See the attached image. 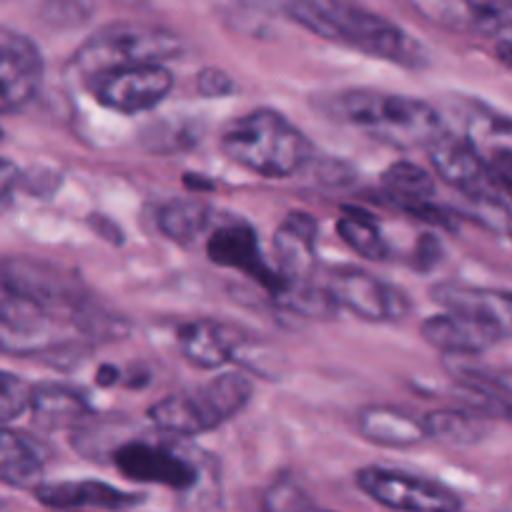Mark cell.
I'll return each mask as SVG.
<instances>
[{"label":"cell","mask_w":512,"mask_h":512,"mask_svg":"<svg viewBox=\"0 0 512 512\" xmlns=\"http://www.w3.org/2000/svg\"><path fill=\"white\" fill-rule=\"evenodd\" d=\"M279 6L292 21L324 41L342 43L364 56L405 68L427 66V51L420 41L387 18L347 0H279Z\"/></svg>","instance_id":"obj_1"},{"label":"cell","mask_w":512,"mask_h":512,"mask_svg":"<svg viewBox=\"0 0 512 512\" xmlns=\"http://www.w3.org/2000/svg\"><path fill=\"white\" fill-rule=\"evenodd\" d=\"M329 116L359 128L372 139L400 149L430 146L445 134L442 118L427 101L379 91H347L332 96Z\"/></svg>","instance_id":"obj_2"},{"label":"cell","mask_w":512,"mask_h":512,"mask_svg":"<svg viewBox=\"0 0 512 512\" xmlns=\"http://www.w3.org/2000/svg\"><path fill=\"white\" fill-rule=\"evenodd\" d=\"M221 151L251 174L264 179H289L304 169L312 146L282 113L256 108L221 131Z\"/></svg>","instance_id":"obj_3"},{"label":"cell","mask_w":512,"mask_h":512,"mask_svg":"<svg viewBox=\"0 0 512 512\" xmlns=\"http://www.w3.org/2000/svg\"><path fill=\"white\" fill-rule=\"evenodd\" d=\"M254 384L241 372H221L209 382L186 392L164 397L149 410V420L159 432L174 437H196L216 430L246 410Z\"/></svg>","instance_id":"obj_4"},{"label":"cell","mask_w":512,"mask_h":512,"mask_svg":"<svg viewBox=\"0 0 512 512\" xmlns=\"http://www.w3.org/2000/svg\"><path fill=\"white\" fill-rule=\"evenodd\" d=\"M181 53V38L159 26L113 23L93 33L76 53L68 71L83 81H93L108 71L144 63H164Z\"/></svg>","instance_id":"obj_5"},{"label":"cell","mask_w":512,"mask_h":512,"mask_svg":"<svg viewBox=\"0 0 512 512\" xmlns=\"http://www.w3.org/2000/svg\"><path fill=\"white\" fill-rule=\"evenodd\" d=\"M357 487L377 505L395 512H460L455 490L427 477L387 467H364L357 472Z\"/></svg>","instance_id":"obj_6"},{"label":"cell","mask_w":512,"mask_h":512,"mask_svg":"<svg viewBox=\"0 0 512 512\" xmlns=\"http://www.w3.org/2000/svg\"><path fill=\"white\" fill-rule=\"evenodd\" d=\"M93 98L103 108L116 113L154 111L174 86V76L164 63H144V66H128L118 71H108L88 81Z\"/></svg>","instance_id":"obj_7"},{"label":"cell","mask_w":512,"mask_h":512,"mask_svg":"<svg viewBox=\"0 0 512 512\" xmlns=\"http://www.w3.org/2000/svg\"><path fill=\"white\" fill-rule=\"evenodd\" d=\"M327 292L339 309L357 314L364 322H400L412 304L402 289L387 284L362 269H337L327 282Z\"/></svg>","instance_id":"obj_8"},{"label":"cell","mask_w":512,"mask_h":512,"mask_svg":"<svg viewBox=\"0 0 512 512\" xmlns=\"http://www.w3.org/2000/svg\"><path fill=\"white\" fill-rule=\"evenodd\" d=\"M113 465L123 477L144 485H161L169 490H191L199 480L194 462L166 445L146 440H126L113 450Z\"/></svg>","instance_id":"obj_9"},{"label":"cell","mask_w":512,"mask_h":512,"mask_svg":"<svg viewBox=\"0 0 512 512\" xmlns=\"http://www.w3.org/2000/svg\"><path fill=\"white\" fill-rule=\"evenodd\" d=\"M430 164L435 174L452 189L462 191L470 199L482 201V204L500 206V189L492 181L487 161L482 159L480 151L462 136L442 134L440 139L427 146Z\"/></svg>","instance_id":"obj_10"},{"label":"cell","mask_w":512,"mask_h":512,"mask_svg":"<svg viewBox=\"0 0 512 512\" xmlns=\"http://www.w3.org/2000/svg\"><path fill=\"white\" fill-rule=\"evenodd\" d=\"M206 256H209L216 267L236 269V272L246 274L249 279L259 282L272 297H277L284 289L282 277L264 259L262 249H259V239H256V231L246 221H231V224L219 226L209 236V241H206Z\"/></svg>","instance_id":"obj_11"},{"label":"cell","mask_w":512,"mask_h":512,"mask_svg":"<svg viewBox=\"0 0 512 512\" xmlns=\"http://www.w3.org/2000/svg\"><path fill=\"white\" fill-rule=\"evenodd\" d=\"M43 81V56L23 33L0 28V111L26 106Z\"/></svg>","instance_id":"obj_12"},{"label":"cell","mask_w":512,"mask_h":512,"mask_svg":"<svg viewBox=\"0 0 512 512\" xmlns=\"http://www.w3.org/2000/svg\"><path fill=\"white\" fill-rule=\"evenodd\" d=\"M36 500L51 510H98V512H123L139 505L144 495L121 490L101 480H63L41 482L36 487Z\"/></svg>","instance_id":"obj_13"},{"label":"cell","mask_w":512,"mask_h":512,"mask_svg":"<svg viewBox=\"0 0 512 512\" xmlns=\"http://www.w3.org/2000/svg\"><path fill=\"white\" fill-rule=\"evenodd\" d=\"M317 236L319 224L304 211H292L279 224L274 234V256L277 272L284 284L309 282L317 262Z\"/></svg>","instance_id":"obj_14"},{"label":"cell","mask_w":512,"mask_h":512,"mask_svg":"<svg viewBox=\"0 0 512 512\" xmlns=\"http://www.w3.org/2000/svg\"><path fill=\"white\" fill-rule=\"evenodd\" d=\"M432 299L447 312H460L475 317L495 329L502 339L512 337V292L490 287H470V284H437Z\"/></svg>","instance_id":"obj_15"},{"label":"cell","mask_w":512,"mask_h":512,"mask_svg":"<svg viewBox=\"0 0 512 512\" xmlns=\"http://www.w3.org/2000/svg\"><path fill=\"white\" fill-rule=\"evenodd\" d=\"M244 332L216 319H196L179 329V349L186 362L199 369H219L236 357Z\"/></svg>","instance_id":"obj_16"},{"label":"cell","mask_w":512,"mask_h":512,"mask_svg":"<svg viewBox=\"0 0 512 512\" xmlns=\"http://www.w3.org/2000/svg\"><path fill=\"white\" fill-rule=\"evenodd\" d=\"M357 432L372 445L390 450H405L430 440L425 417L395 405H369L359 410Z\"/></svg>","instance_id":"obj_17"},{"label":"cell","mask_w":512,"mask_h":512,"mask_svg":"<svg viewBox=\"0 0 512 512\" xmlns=\"http://www.w3.org/2000/svg\"><path fill=\"white\" fill-rule=\"evenodd\" d=\"M420 332L430 347L445 354H482L502 339L485 322L460 312L435 314L422 322Z\"/></svg>","instance_id":"obj_18"},{"label":"cell","mask_w":512,"mask_h":512,"mask_svg":"<svg viewBox=\"0 0 512 512\" xmlns=\"http://www.w3.org/2000/svg\"><path fill=\"white\" fill-rule=\"evenodd\" d=\"M43 480V452L31 437L0 427V485L36 490Z\"/></svg>","instance_id":"obj_19"},{"label":"cell","mask_w":512,"mask_h":512,"mask_svg":"<svg viewBox=\"0 0 512 512\" xmlns=\"http://www.w3.org/2000/svg\"><path fill=\"white\" fill-rule=\"evenodd\" d=\"M31 412L36 415V422L46 427H63L83 420L91 412L86 397L66 384H36L33 387Z\"/></svg>","instance_id":"obj_20"},{"label":"cell","mask_w":512,"mask_h":512,"mask_svg":"<svg viewBox=\"0 0 512 512\" xmlns=\"http://www.w3.org/2000/svg\"><path fill=\"white\" fill-rule=\"evenodd\" d=\"M427 437L452 447H470L490 435L487 415L472 410H437L425 415Z\"/></svg>","instance_id":"obj_21"},{"label":"cell","mask_w":512,"mask_h":512,"mask_svg":"<svg viewBox=\"0 0 512 512\" xmlns=\"http://www.w3.org/2000/svg\"><path fill=\"white\" fill-rule=\"evenodd\" d=\"M382 184L387 194L397 201L405 211L420 216L435 196V179L422 166L412 161H397L384 171Z\"/></svg>","instance_id":"obj_22"},{"label":"cell","mask_w":512,"mask_h":512,"mask_svg":"<svg viewBox=\"0 0 512 512\" xmlns=\"http://www.w3.org/2000/svg\"><path fill=\"white\" fill-rule=\"evenodd\" d=\"M211 221V209L199 199L169 201L159 211V229L176 244H191L206 231Z\"/></svg>","instance_id":"obj_23"},{"label":"cell","mask_w":512,"mask_h":512,"mask_svg":"<svg viewBox=\"0 0 512 512\" xmlns=\"http://www.w3.org/2000/svg\"><path fill=\"white\" fill-rule=\"evenodd\" d=\"M337 234L344 244L369 262H384L390 256V246L379 226L364 214H344L337 221Z\"/></svg>","instance_id":"obj_24"},{"label":"cell","mask_w":512,"mask_h":512,"mask_svg":"<svg viewBox=\"0 0 512 512\" xmlns=\"http://www.w3.org/2000/svg\"><path fill=\"white\" fill-rule=\"evenodd\" d=\"M422 18L450 31H472L475 3L472 0H407Z\"/></svg>","instance_id":"obj_25"},{"label":"cell","mask_w":512,"mask_h":512,"mask_svg":"<svg viewBox=\"0 0 512 512\" xmlns=\"http://www.w3.org/2000/svg\"><path fill=\"white\" fill-rule=\"evenodd\" d=\"M33 384L26 382L21 374L0 369V425L18 420L31 410Z\"/></svg>","instance_id":"obj_26"},{"label":"cell","mask_w":512,"mask_h":512,"mask_svg":"<svg viewBox=\"0 0 512 512\" xmlns=\"http://www.w3.org/2000/svg\"><path fill=\"white\" fill-rule=\"evenodd\" d=\"M472 31L482 36H500L512 31V0H480L475 3Z\"/></svg>","instance_id":"obj_27"},{"label":"cell","mask_w":512,"mask_h":512,"mask_svg":"<svg viewBox=\"0 0 512 512\" xmlns=\"http://www.w3.org/2000/svg\"><path fill=\"white\" fill-rule=\"evenodd\" d=\"M196 86H199L201 96L206 98H226L236 88L229 73L219 71V68H204L196 78Z\"/></svg>","instance_id":"obj_28"},{"label":"cell","mask_w":512,"mask_h":512,"mask_svg":"<svg viewBox=\"0 0 512 512\" xmlns=\"http://www.w3.org/2000/svg\"><path fill=\"white\" fill-rule=\"evenodd\" d=\"M485 161L497 189L512 196V149H492Z\"/></svg>","instance_id":"obj_29"},{"label":"cell","mask_w":512,"mask_h":512,"mask_svg":"<svg viewBox=\"0 0 512 512\" xmlns=\"http://www.w3.org/2000/svg\"><path fill=\"white\" fill-rule=\"evenodd\" d=\"M482 123L492 136L512 141V118L500 116V113H482Z\"/></svg>","instance_id":"obj_30"},{"label":"cell","mask_w":512,"mask_h":512,"mask_svg":"<svg viewBox=\"0 0 512 512\" xmlns=\"http://www.w3.org/2000/svg\"><path fill=\"white\" fill-rule=\"evenodd\" d=\"M18 179H21V171H18V166L13 164V161L0 159V201L11 194L13 186L18 184Z\"/></svg>","instance_id":"obj_31"},{"label":"cell","mask_w":512,"mask_h":512,"mask_svg":"<svg viewBox=\"0 0 512 512\" xmlns=\"http://www.w3.org/2000/svg\"><path fill=\"white\" fill-rule=\"evenodd\" d=\"M118 379H121V372H118L116 367H111V364H103V367L98 369L96 382L101 384V387H111V384H116Z\"/></svg>","instance_id":"obj_32"},{"label":"cell","mask_w":512,"mask_h":512,"mask_svg":"<svg viewBox=\"0 0 512 512\" xmlns=\"http://www.w3.org/2000/svg\"><path fill=\"white\" fill-rule=\"evenodd\" d=\"M497 58H500L507 68H512V38H505V41L497 43Z\"/></svg>","instance_id":"obj_33"},{"label":"cell","mask_w":512,"mask_h":512,"mask_svg":"<svg viewBox=\"0 0 512 512\" xmlns=\"http://www.w3.org/2000/svg\"><path fill=\"white\" fill-rule=\"evenodd\" d=\"M507 236L512 239V219H507Z\"/></svg>","instance_id":"obj_34"},{"label":"cell","mask_w":512,"mask_h":512,"mask_svg":"<svg viewBox=\"0 0 512 512\" xmlns=\"http://www.w3.org/2000/svg\"><path fill=\"white\" fill-rule=\"evenodd\" d=\"M297 512H327V510H314V507H309V510H297Z\"/></svg>","instance_id":"obj_35"},{"label":"cell","mask_w":512,"mask_h":512,"mask_svg":"<svg viewBox=\"0 0 512 512\" xmlns=\"http://www.w3.org/2000/svg\"><path fill=\"white\" fill-rule=\"evenodd\" d=\"M0 141H3V128H0Z\"/></svg>","instance_id":"obj_36"}]
</instances>
